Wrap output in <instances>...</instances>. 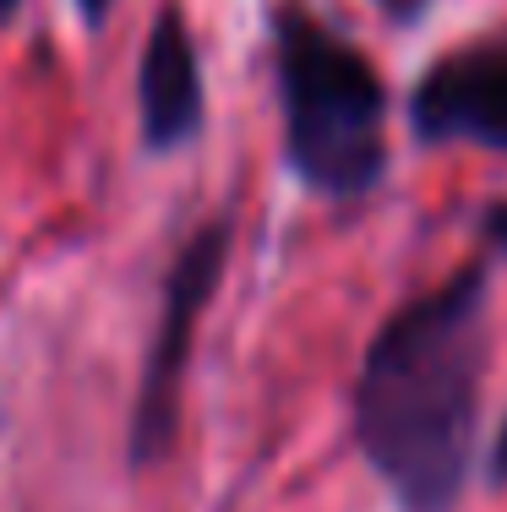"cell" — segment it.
I'll return each instance as SVG.
<instances>
[{"label":"cell","instance_id":"cell-1","mask_svg":"<svg viewBox=\"0 0 507 512\" xmlns=\"http://www.w3.org/2000/svg\"><path fill=\"white\" fill-rule=\"evenodd\" d=\"M491 278L458 267L404 300L366 344L355 376V447L404 512H453L464 502L480 442Z\"/></svg>","mask_w":507,"mask_h":512},{"label":"cell","instance_id":"cell-2","mask_svg":"<svg viewBox=\"0 0 507 512\" xmlns=\"http://www.w3.org/2000/svg\"><path fill=\"white\" fill-rule=\"evenodd\" d=\"M284 158L328 202H355L388 169V88L366 50L344 39L306 0L273 11Z\"/></svg>","mask_w":507,"mask_h":512},{"label":"cell","instance_id":"cell-3","mask_svg":"<svg viewBox=\"0 0 507 512\" xmlns=\"http://www.w3.org/2000/svg\"><path fill=\"white\" fill-rule=\"evenodd\" d=\"M229 262V224L213 218L197 235L180 246L175 267L164 278V306L159 327H153L148 360H142V382H137V404H131V469H148L169 453L180 425V393H186V365H191V338L197 322L208 311L213 289L224 278Z\"/></svg>","mask_w":507,"mask_h":512},{"label":"cell","instance_id":"cell-4","mask_svg":"<svg viewBox=\"0 0 507 512\" xmlns=\"http://www.w3.org/2000/svg\"><path fill=\"white\" fill-rule=\"evenodd\" d=\"M409 120L426 142L507 153V39H475L420 77Z\"/></svg>","mask_w":507,"mask_h":512},{"label":"cell","instance_id":"cell-5","mask_svg":"<svg viewBox=\"0 0 507 512\" xmlns=\"http://www.w3.org/2000/svg\"><path fill=\"white\" fill-rule=\"evenodd\" d=\"M202 115H208V88H202V60L186 17L175 6L159 11L148 33V50L137 66V120H142V148L175 153L197 142Z\"/></svg>","mask_w":507,"mask_h":512},{"label":"cell","instance_id":"cell-6","mask_svg":"<svg viewBox=\"0 0 507 512\" xmlns=\"http://www.w3.org/2000/svg\"><path fill=\"white\" fill-rule=\"evenodd\" d=\"M486 240H491L497 251H507V202H497V207L486 213Z\"/></svg>","mask_w":507,"mask_h":512},{"label":"cell","instance_id":"cell-7","mask_svg":"<svg viewBox=\"0 0 507 512\" xmlns=\"http://www.w3.org/2000/svg\"><path fill=\"white\" fill-rule=\"evenodd\" d=\"M491 480L507 485V420H502V431H497V447H491Z\"/></svg>","mask_w":507,"mask_h":512},{"label":"cell","instance_id":"cell-8","mask_svg":"<svg viewBox=\"0 0 507 512\" xmlns=\"http://www.w3.org/2000/svg\"><path fill=\"white\" fill-rule=\"evenodd\" d=\"M77 11H82V22H88V28H104V17L115 11V0H77Z\"/></svg>","mask_w":507,"mask_h":512},{"label":"cell","instance_id":"cell-9","mask_svg":"<svg viewBox=\"0 0 507 512\" xmlns=\"http://www.w3.org/2000/svg\"><path fill=\"white\" fill-rule=\"evenodd\" d=\"M17 11H22V0H0V22H11Z\"/></svg>","mask_w":507,"mask_h":512}]
</instances>
